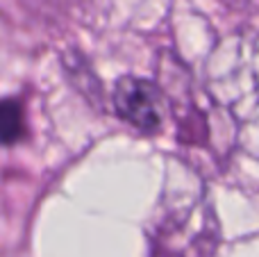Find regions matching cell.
<instances>
[{
	"mask_svg": "<svg viewBox=\"0 0 259 257\" xmlns=\"http://www.w3.org/2000/svg\"><path fill=\"white\" fill-rule=\"evenodd\" d=\"M0 130L5 146H14L25 137V114L18 98H5L0 107Z\"/></svg>",
	"mask_w": 259,
	"mask_h": 257,
	"instance_id": "obj_3",
	"label": "cell"
},
{
	"mask_svg": "<svg viewBox=\"0 0 259 257\" xmlns=\"http://www.w3.org/2000/svg\"><path fill=\"white\" fill-rule=\"evenodd\" d=\"M150 230V257H214L221 228L202 187L161 196Z\"/></svg>",
	"mask_w": 259,
	"mask_h": 257,
	"instance_id": "obj_1",
	"label": "cell"
},
{
	"mask_svg": "<svg viewBox=\"0 0 259 257\" xmlns=\"http://www.w3.org/2000/svg\"><path fill=\"white\" fill-rule=\"evenodd\" d=\"M112 100L118 116L137 130L157 132L164 125L166 98L155 82L125 75L114 87Z\"/></svg>",
	"mask_w": 259,
	"mask_h": 257,
	"instance_id": "obj_2",
	"label": "cell"
}]
</instances>
